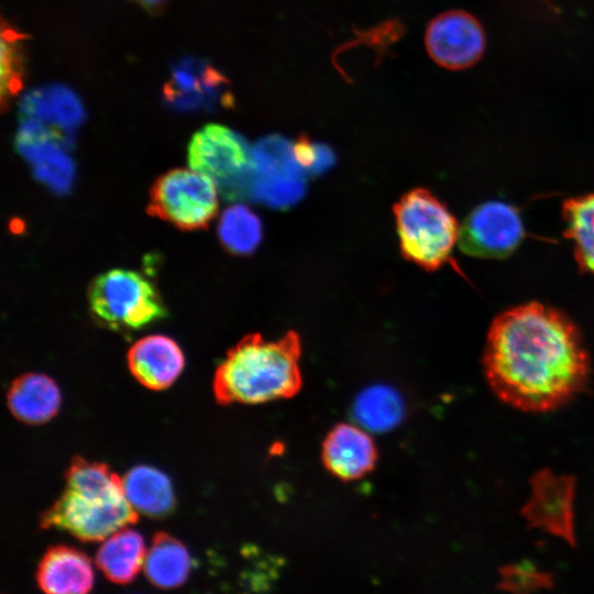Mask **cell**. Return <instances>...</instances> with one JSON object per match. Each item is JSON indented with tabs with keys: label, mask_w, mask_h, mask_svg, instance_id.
Here are the masks:
<instances>
[{
	"label": "cell",
	"mask_w": 594,
	"mask_h": 594,
	"mask_svg": "<svg viewBox=\"0 0 594 594\" xmlns=\"http://www.w3.org/2000/svg\"><path fill=\"white\" fill-rule=\"evenodd\" d=\"M132 375L143 386L161 391L169 387L182 373L185 359L179 345L169 337L146 336L128 352Z\"/></svg>",
	"instance_id": "obj_12"
},
{
	"label": "cell",
	"mask_w": 594,
	"mask_h": 594,
	"mask_svg": "<svg viewBox=\"0 0 594 594\" xmlns=\"http://www.w3.org/2000/svg\"><path fill=\"white\" fill-rule=\"evenodd\" d=\"M10 413L29 425H40L52 419L59 407L61 394L55 382L38 373L16 377L7 393Z\"/></svg>",
	"instance_id": "obj_15"
},
{
	"label": "cell",
	"mask_w": 594,
	"mask_h": 594,
	"mask_svg": "<svg viewBox=\"0 0 594 594\" xmlns=\"http://www.w3.org/2000/svg\"><path fill=\"white\" fill-rule=\"evenodd\" d=\"M144 573L160 588L180 586L187 579L190 558L185 546L166 532H156L146 551Z\"/></svg>",
	"instance_id": "obj_19"
},
{
	"label": "cell",
	"mask_w": 594,
	"mask_h": 594,
	"mask_svg": "<svg viewBox=\"0 0 594 594\" xmlns=\"http://www.w3.org/2000/svg\"><path fill=\"white\" fill-rule=\"evenodd\" d=\"M64 477V491L42 514L41 528L62 529L87 542L105 540L138 520L122 479L106 464L75 457Z\"/></svg>",
	"instance_id": "obj_3"
},
{
	"label": "cell",
	"mask_w": 594,
	"mask_h": 594,
	"mask_svg": "<svg viewBox=\"0 0 594 594\" xmlns=\"http://www.w3.org/2000/svg\"><path fill=\"white\" fill-rule=\"evenodd\" d=\"M563 220L579 266L594 275V194L565 200Z\"/></svg>",
	"instance_id": "obj_20"
},
{
	"label": "cell",
	"mask_w": 594,
	"mask_h": 594,
	"mask_svg": "<svg viewBox=\"0 0 594 594\" xmlns=\"http://www.w3.org/2000/svg\"><path fill=\"white\" fill-rule=\"evenodd\" d=\"M224 85L226 79L211 66L184 61L166 85L165 96L175 107L196 108L216 100Z\"/></svg>",
	"instance_id": "obj_18"
},
{
	"label": "cell",
	"mask_w": 594,
	"mask_h": 594,
	"mask_svg": "<svg viewBox=\"0 0 594 594\" xmlns=\"http://www.w3.org/2000/svg\"><path fill=\"white\" fill-rule=\"evenodd\" d=\"M25 35L2 21L1 26V105L6 109L23 86Z\"/></svg>",
	"instance_id": "obj_23"
},
{
	"label": "cell",
	"mask_w": 594,
	"mask_h": 594,
	"mask_svg": "<svg viewBox=\"0 0 594 594\" xmlns=\"http://www.w3.org/2000/svg\"><path fill=\"white\" fill-rule=\"evenodd\" d=\"M298 334L278 340L249 334L230 349L216 370L213 394L218 403L256 405L293 397L301 387Z\"/></svg>",
	"instance_id": "obj_2"
},
{
	"label": "cell",
	"mask_w": 594,
	"mask_h": 594,
	"mask_svg": "<svg viewBox=\"0 0 594 594\" xmlns=\"http://www.w3.org/2000/svg\"><path fill=\"white\" fill-rule=\"evenodd\" d=\"M133 1L146 8L147 10H157L161 6L165 3L166 0H133Z\"/></svg>",
	"instance_id": "obj_25"
},
{
	"label": "cell",
	"mask_w": 594,
	"mask_h": 594,
	"mask_svg": "<svg viewBox=\"0 0 594 594\" xmlns=\"http://www.w3.org/2000/svg\"><path fill=\"white\" fill-rule=\"evenodd\" d=\"M530 485V496L521 509L527 522L574 546L575 480L541 470L531 477Z\"/></svg>",
	"instance_id": "obj_10"
},
{
	"label": "cell",
	"mask_w": 594,
	"mask_h": 594,
	"mask_svg": "<svg viewBox=\"0 0 594 594\" xmlns=\"http://www.w3.org/2000/svg\"><path fill=\"white\" fill-rule=\"evenodd\" d=\"M122 484L127 499L142 515L161 518L175 508V495L169 479L152 466L132 468L123 475Z\"/></svg>",
	"instance_id": "obj_16"
},
{
	"label": "cell",
	"mask_w": 594,
	"mask_h": 594,
	"mask_svg": "<svg viewBox=\"0 0 594 594\" xmlns=\"http://www.w3.org/2000/svg\"><path fill=\"white\" fill-rule=\"evenodd\" d=\"M36 583L45 593H87L92 587L94 573L89 558L67 546L50 547L36 570Z\"/></svg>",
	"instance_id": "obj_13"
},
{
	"label": "cell",
	"mask_w": 594,
	"mask_h": 594,
	"mask_svg": "<svg viewBox=\"0 0 594 594\" xmlns=\"http://www.w3.org/2000/svg\"><path fill=\"white\" fill-rule=\"evenodd\" d=\"M326 469L343 481L358 480L373 470L377 451L373 439L362 427L339 424L327 435L322 444Z\"/></svg>",
	"instance_id": "obj_11"
},
{
	"label": "cell",
	"mask_w": 594,
	"mask_h": 594,
	"mask_svg": "<svg viewBox=\"0 0 594 594\" xmlns=\"http://www.w3.org/2000/svg\"><path fill=\"white\" fill-rule=\"evenodd\" d=\"M146 550L142 536L121 528L100 544L95 562L107 579L118 584L131 582L144 564Z\"/></svg>",
	"instance_id": "obj_17"
},
{
	"label": "cell",
	"mask_w": 594,
	"mask_h": 594,
	"mask_svg": "<svg viewBox=\"0 0 594 594\" xmlns=\"http://www.w3.org/2000/svg\"><path fill=\"white\" fill-rule=\"evenodd\" d=\"M218 233L228 251L235 254H249L261 241L262 224L250 208L237 204L221 213Z\"/></svg>",
	"instance_id": "obj_22"
},
{
	"label": "cell",
	"mask_w": 594,
	"mask_h": 594,
	"mask_svg": "<svg viewBox=\"0 0 594 594\" xmlns=\"http://www.w3.org/2000/svg\"><path fill=\"white\" fill-rule=\"evenodd\" d=\"M404 410V403L394 389L373 386L360 394L353 413L364 429L386 431L399 424Z\"/></svg>",
	"instance_id": "obj_21"
},
{
	"label": "cell",
	"mask_w": 594,
	"mask_h": 594,
	"mask_svg": "<svg viewBox=\"0 0 594 594\" xmlns=\"http://www.w3.org/2000/svg\"><path fill=\"white\" fill-rule=\"evenodd\" d=\"M88 300L96 320L116 331L139 330L166 316L154 285L132 270L112 268L98 275Z\"/></svg>",
	"instance_id": "obj_5"
},
{
	"label": "cell",
	"mask_w": 594,
	"mask_h": 594,
	"mask_svg": "<svg viewBox=\"0 0 594 594\" xmlns=\"http://www.w3.org/2000/svg\"><path fill=\"white\" fill-rule=\"evenodd\" d=\"M190 168L209 176L227 197L246 191V180L254 172L253 152L237 132L209 123L198 130L187 148Z\"/></svg>",
	"instance_id": "obj_7"
},
{
	"label": "cell",
	"mask_w": 594,
	"mask_h": 594,
	"mask_svg": "<svg viewBox=\"0 0 594 594\" xmlns=\"http://www.w3.org/2000/svg\"><path fill=\"white\" fill-rule=\"evenodd\" d=\"M218 209V185L193 168L169 170L151 189L148 212L182 230L206 228Z\"/></svg>",
	"instance_id": "obj_6"
},
{
	"label": "cell",
	"mask_w": 594,
	"mask_h": 594,
	"mask_svg": "<svg viewBox=\"0 0 594 594\" xmlns=\"http://www.w3.org/2000/svg\"><path fill=\"white\" fill-rule=\"evenodd\" d=\"M396 231L403 256L433 271L447 263L459 240L454 216L424 188L405 194L394 207Z\"/></svg>",
	"instance_id": "obj_4"
},
{
	"label": "cell",
	"mask_w": 594,
	"mask_h": 594,
	"mask_svg": "<svg viewBox=\"0 0 594 594\" xmlns=\"http://www.w3.org/2000/svg\"><path fill=\"white\" fill-rule=\"evenodd\" d=\"M522 237L524 226L517 209L505 201L490 200L466 217L458 242L469 255L502 258L519 245Z\"/></svg>",
	"instance_id": "obj_8"
},
{
	"label": "cell",
	"mask_w": 594,
	"mask_h": 594,
	"mask_svg": "<svg viewBox=\"0 0 594 594\" xmlns=\"http://www.w3.org/2000/svg\"><path fill=\"white\" fill-rule=\"evenodd\" d=\"M553 584L551 574L541 571L529 561L513 563L501 569L499 584L510 592H531Z\"/></svg>",
	"instance_id": "obj_24"
},
{
	"label": "cell",
	"mask_w": 594,
	"mask_h": 594,
	"mask_svg": "<svg viewBox=\"0 0 594 594\" xmlns=\"http://www.w3.org/2000/svg\"><path fill=\"white\" fill-rule=\"evenodd\" d=\"M483 365L496 396L528 413L557 409L582 392L590 359L575 324L562 312L528 302L498 315Z\"/></svg>",
	"instance_id": "obj_1"
},
{
	"label": "cell",
	"mask_w": 594,
	"mask_h": 594,
	"mask_svg": "<svg viewBox=\"0 0 594 594\" xmlns=\"http://www.w3.org/2000/svg\"><path fill=\"white\" fill-rule=\"evenodd\" d=\"M21 114L41 122L66 140L81 122L84 109L72 90L53 85L30 91L22 100Z\"/></svg>",
	"instance_id": "obj_14"
},
{
	"label": "cell",
	"mask_w": 594,
	"mask_h": 594,
	"mask_svg": "<svg viewBox=\"0 0 594 594\" xmlns=\"http://www.w3.org/2000/svg\"><path fill=\"white\" fill-rule=\"evenodd\" d=\"M485 33L480 21L463 10H449L435 16L425 33L431 59L450 70L471 67L485 50Z\"/></svg>",
	"instance_id": "obj_9"
}]
</instances>
